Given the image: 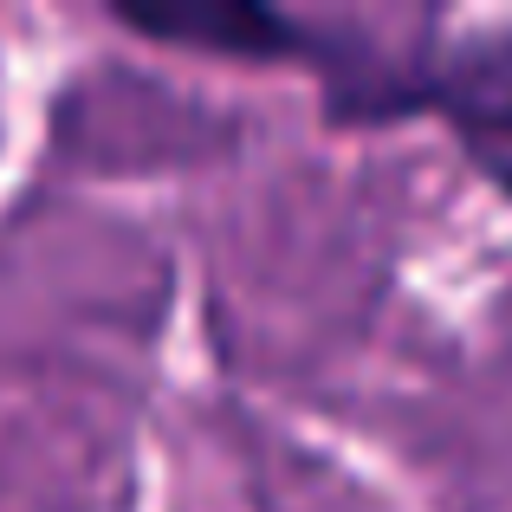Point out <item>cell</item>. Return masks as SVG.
<instances>
[{"instance_id": "cell-2", "label": "cell", "mask_w": 512, "mask_h": 512, "mask_svg": "<svg viewBox=\"0 0 512 512\" xmlns=\"http://www.w3.org/2000/svg\"><path fill=\"white\" fill-rule=\"evenodd\" d=\"M111 13L169 46H201L253 65H305L312 39V20H292L266 0H117Z\"/></svg>"}, {"instance_id": "cell-1", "label": "cell", "mask_w": 512, "mask_h": 512, "mask_svg": "<svg viewBox=\"0 0 512 512\" xmlns=\"http://www.w3.org/2000/svg\"><path fill=\"white\" fill-rule=\"evenodd\" d=\"M428 117H441L467 163L512 195V26L454 33L428 52Z\"/></svg>"}]
</instances>
